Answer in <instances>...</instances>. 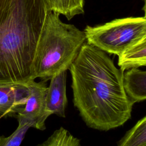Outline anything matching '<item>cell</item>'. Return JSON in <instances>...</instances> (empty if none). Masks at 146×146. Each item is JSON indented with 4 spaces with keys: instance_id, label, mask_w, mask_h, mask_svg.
I'll use <instances>...</instances> for the list:
<instances>
[{
    "instance_id": "6da1fadb",
    "label": "cell",
    "mask_w": 146,
    "mask_h": 146,
    "mask_svg": "<svg viewBox=\"0 0 146 146\" xmlns=\"http://www.w3.org/2000/svg\"><path fill=\"white\" fill-rule=\"evenodd\" d=\"M69 70L74 105L87 126L107 131L131 118L134 103L124 89V71L104 51L84 43Z\"/></svg>"
},
{
    "instance_id": "7a4b0ae2",
    "label": "cell",
    "mask_w": 146,
    "mask_h": 146,
    "mask_svg": "<svg viewBox=\"0 0 146 146\" xmlns=\"http://www.w3.org/2000/svg\"><path fill=\"white\" fill-rule=\"evenodd\" d=\"M47 0H0V84L35 80L33 63Z\"/></svg>"
},
{
    "instance_id": "3957f363",
    "label": "cell",
    "mask_w": 146,
    "mask_h": 146,
    "mask_svg": "<svg viewBox=\"0 0 146 146\" xmlns=\"http://www.w3.org/2000/svg\"><path fill=\"white\" fill-rule=\"evenodd\" d=\"M86 40L84 31L73 25L63 23L59 14L48 10L34 54V79L47 80L67 71Z\"/></svg>"
},
{
    "instance_id": "277c9868",
    "label": "cell",
    "mask_w": 146,
    "mask_h": 146,
    "mask_svg": "<svg viewBox=\"0 0 146 146\" xmlns=\"http://www.w3.org/2000/svg\"><path fill=\"white\" fill-rule=\"evenodd\" d=\"M84 32L87 43L110 54L119 55L128 46L146 36L145 17L116 19Z\"/></svg>"
},
{
    "instance_id": "5b68a950",
    "label": "cell",
    "mask_w": 146,
    "mask_h": 146,
    "mask_svg": "<svg viewBox=\"0 0 146 146\" xmlns=\"http://www.w3.org/2000/svg\"><path fill=\"white\" fill-rule=\"evenodd\" d=\"M46 81L36 82L33 80L26 84L29 96L24 106L15 115L18 121L29 123L31 127L41 131L46 129L45 121L49 116L46 108Z\"/></svg>"
},
{
    "instance_id": "8992f818",
    "label": "cell",
    "mask_w": 146,
    "mask_h": 146,
    "mask_svg": "<svg viewBox=\"0 0 146 146\" xmlns=\"http://www.w3.org/2000/svg\"><path fill=\"white\" fill-rule=\"evenodd\" d=\"M66 77L67 71H64L50 79L46 96V108L48 116L55 114L61 117L66 116V108L67 105Z\"/></svg>"
},
{
    "instance_id": "52a82bcc",
    "label": "cell",
    "mask_w": 146,
    "mask_h": 146,
    "mask_svg": "<svg viewBox=\"0 0 146 146\" xmlns=\"http://www.w3.org/2000/svg\"><path fill=\"white\" fill-rule=\"evenodd\" d=\"M29 92L27 85L0 84V115L15 116L25 104Z\"/></svg>"
},
{
    "instance_id": "ba28073f",
    "label": "cell",
    "mask_w": 146,
    "mask_h": 146,
    "mask_svg": "<svg viewBox=\"0 0 146 146\" xmlns=\"http://www.w3.org/2000/svg\"><path fill=\"white\" fill-rule=\"evenodd\" d=\"M124 91L133 103L140 102L146 99V72L132 68L123 74Z\"/></svg>"
},
{
    "instance_id": "9c48e42d",
    "label": "cell",
    "mask_w": 146,
    "mask_h": 146,
    "mask_svg": "<svg viewBox=\"0 0 146 146\" xmlns=\"http://www.w3.org/2000/svg\"><path fill=\"white\" fill-rule=\"evenodd\" d=\"M118 66L123 71L146 65V36L131 44L119 55Z\"/></svg>"
},
{
    "instance_id": "30bf717a",
    "label": "cell",
    "mask_w": 146,
    "mask_h": 146,
    "mask_svg": "<svg viewBox=\"0 0 146 146\" xmlns=\"http://www.w3.org/2000/svg\"><path fill=\"white\" fill-rule=\"evenodd\" d=\"M49 10L64 15L70 20L84 13V0H47Z\"/></svg>"
},
{
    "instance_id": "8fae6325",
    "label": "cell",
    "mask_w": 146,
    "mask_h": 146,
    "mask_svg": "<svg viewBox=\"0 0 146 146\" xmlns=\"http://www.w3.org/2000/svg\"><path fill=\"white\" fill-rule=\"evenodd\" d=\"M117 146H146V116L128 130L120 140Z\"/></svg>"
},
{
    "instance_id": "7c38bea8",
    "label": "cell",
    "mask_w": 146,
    "mask_h": 146,
    "mask_svg": "<svg viewBox=\"0 0 146 146\" xmlns=\"http://www.w3.org/2000/svg\"><path fill=\"white\" fill-rule=\"evenodd\" d=\"M36 146H80V141L67 129L61 127Z\"/></svg>"
},
{
    "instance_id": "4fadbf2b",
    "label": "cell",
    "mask_w": 146,
    "mask_h": 146,
    "mask_svg": "<svg viewBox=\"0 0 146 146\" xmlns=\"http://www.w3.org/2000/svg\"><path fill=\"white\" fill-rule=\"evenodd\" d=\"M18 126L10 136H0V146H20L28 129L31 128L29 123L18 121Z\"/></svg>"
}]
</instances>
